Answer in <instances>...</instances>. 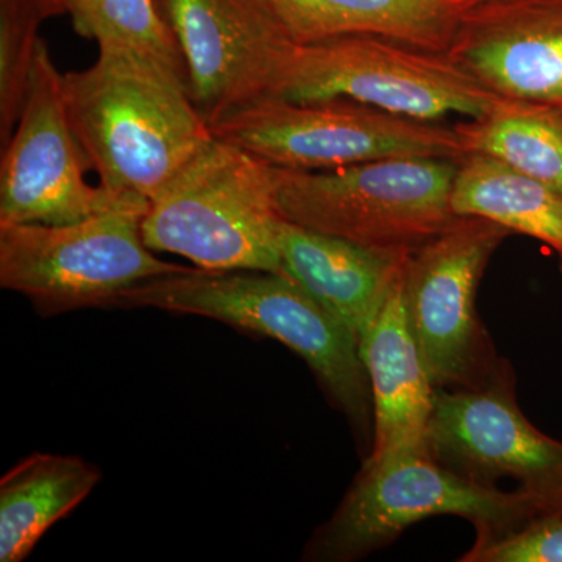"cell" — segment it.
<instances>
[{
  "label": "cell",
  "instance_id": "cell-1",
  "mask_svg": "<svg viewBox=\"0 0 562 562\" xmlns=\"http://www.w3.org/2000/svg\"><path fill=\"white\" fill-rule=\"evenodd\" d=\"M70 128L105 190L151 202L214 140L187 79L125 47L63 74Z\"/></svg>",
  "mask_w": 562,
  "mask_h": 562
},
{
  "label": "cell",
  "instance_id": "cell-2",
  "mask_svg": "<svg viewBox=\"0 0 562 562\" xmlns=\"http://www.w3.org/2000/svg\"><path fill=\"white\" fill-rule=\"evenodd\" d=\"M113 308L192 314L276 339L308 364L358 438H373L371 382L357 336L283 273L188 268L144 281Z\"/></svg>",
  "mask_w": 562,
  "mask_h": 562
},
{
  "label": "cell",
  "instance_id": "cell-3",
  "mask_svg": "<svg viewBox=\"0 0 562 562\" xmlns=\"http://www.w3.org/2000/svg\"><path fill=\"white\" fill-rule=\"evenodd\" d=\"M276 173L249 151L213 143L150 202L143 238L209 271L281 273Z\"/></svg>",
  "mask_w": 562,
  "mask_h": 562
},
{
  "label": "cell",
  "instance_id": "cell-4",
  "mask_svg": "<svg viewBox=\"0 0 562 562\" xmlns=\"http://www.w3.org/2000/svg\"><path fill=\"white\" fill-rule=\"evenodd\" d=\"M449 158H386L330 169L273 168L283 220L360 246L414 250L446 231L457 214L458 171Z\"/></svg>",
  "mask_w": 562,
  "mask_h": 562
},
{
  "label": "cell",
  "instance_id": "cell-5",
  "mask_svg": "<svg viewBox=\"0 0 562 562\" xmlns=\"http://www.w3.org/2000/svg\"><path fill=\"white\" fill-rule=\"evenodd\" d=\"M435 516L464 517L480 538L531 519L535 498L520 487L502 491L472 482L428 452L366 460L336 512L306 543L303 560H361Z\"/></svg>",
  "mask_w": 562,
  "mask_h": 562
},
{
  "label": "cell",
  "instance_id": "cell-6",
  "mask_svg": "<svg viewBox=\"0 0 562 562\" xmlns=\"http://www.w3.org/2000/svg\"><path fill=\"white\" fill-rule=\"evenodd\" d=\"M149 202L136 199L66 225H0V286L20 292L43 316L113 308L144 281L187 271L155 257L143 238Z\"/></svg>",
  "mask_w": 562,
  "mask_h": 562
},
{
  "label": "cell",
  "instance_id": "cell-7",
  "mask_svg": "<svg viewBox=\"0 0 562 562\" xmlns=\"http://www.w3.org/2000/svg\"><path fill=\"white\" fill-rule=\"evenodd\" d=\"M211 132L272 168L291 171H330L405 157L460 161L468 155L454 127L350 99H262L211 125Z\"/></svg>",
  "mask_w": 562,
  "mask_h": 562
},
{
  "label": "cell",
  "instance_id": "cell-8",
  "mask_svg": "<svg viewBox=\"0 0 562 562\" xmlns=\"http://www.w3.org/2000/svg\"><path fill=\"white\" fill-rule=\"evenodd\" d=\"M277 98L350 99L409 120L438 122L450 114L482 116L498 95L484 90L446 52L382 36L347 35L299 44Z\"/></svg>",
  "mask_w": 562,
  "mask_h": 562
},
{
  "label": "cell",
  "instance_id": "cell-9",
  "mask_svg": "<svg viewBox=\"0 0 562 562\" xmlns=\"http://www.w3.org/2000/svg\"><path fill=\"white\" fill-rule=\"evenodd\" d=\"M509 235L497 222L458 216L406 257V314L435 387H479L508 364L476 313V292L492 255Z\"/></svg>",
  "mask_w": 562,
  "mask_h": 562
},
{
  "label": "cell",
  "instance_id": "cell-10",
  "mask_svg": "<svg viewBox=\"0 0 562 562\" xmlns=\"http://www.w3.org/2000/svg\"><path fill=\"white\" fill-rule=\"evenodd\" d=\"M87 166L66 113L63 74L41 38L24 110L2 147L0 225L74 224L140 199L92 187Z\"/></svg>",
  "mask_w": 562,
  "mask_h": 562
},
{
  "label": "cell",
  "instance_id": "cell-11",
  "mask_svg": "<svg viewBox=\"0 0 562 562\" xmlns=\"http://www.w3.org/2000/svg\"><path fill=\"white\" fill-rule=\"evenodd\" d=\"M176 36L192 102L211 125L277 98L299 44L262 0H157Z\"/></svg>",
  "mask_w": 562,
  "mask_h": 562
},
{
  "label": "cell",
  "instance_id": "cell-12",
  "mask_svg": "<svg viewBox=\"0 0 562 562\" xmlns=\"http://www.w3.org/2000/svg\"><path fill=\"white\" fill-rule=\"evenodd\" d=\"M427 450L487 486L506 476L538 495L562 479V442L543 435L519 408L509 362L482 386L436 387Z\"/></svg>",
  "mask_w": 562,
  "mask_h": 562
},
{
  "label": "cell",
  "instance_id": "cell-13",
  "mask_svg": "<svg viewBox=\"0 0 562 562\" xmlns=\"http://www.w3.org/2000/svg\"><path fill=\"white\" fill-rule=\"evenodd\" d=\"M446 54L498 98L562 111V0H479Z\"/></svg>",
  "mask_w": 562,
  "mask_h": 562
},
{
  "label": "cell",
  "instance_id": "cell-14",
  "mask_svg": "<svg viewBox=\"0 0 562 562\" xmlns=\"http://www.w3.org/2000/svg\"><path fill=\"white\" fill-rule=\"evenodd\" d=\"M360 350L373 403L372 447L366 460L428 452L427 430L436 387L406 314L403 269L362 338Z\"/></svg>",
  "mask_w": 562,
  "mask_h": 562
},
{
  "label": "cell",
  "instance_id": "cell-15",
  "mask_svg": "<svg viewBox=\"0 0 562 562\" xmlns=\"http://www.w3.org/2000/svg\"><path fill=\"white\" fill-rule=\"evenodd\" d=\"M281 273L338 317L362 341L412 250L375 249L284 220Z\"/></svg>",
  "mask_w": 562,
  "mask_h": 562
},
{
  "label": "cell",
  "instance_id": "cell-16",
  "mask_svg": "<svg viewBox=\"0 0 562 562\" xmlns=\"http://www.w3.org/2000/svg\"><path fill=\"white\" fill-rule=\"evenodd\" d=\"M297 44L375 35L446 52L479 0H262Z\"/></svg>",
  "mask_w": 562,
  "mask_h": 562
},
{
  "label": "cell",
  "instance_id": "cell-17",
  "mask_svg": "<svg viewBox=\"0 0 562 562\" xmlns=\"http://www.w3.org/2000/svg\"><path fill=\"white\" fill-rule=\"evenodd\" d=\"M91 462L33 453L0 479V562H22L101 482Z\"/></svg>",
  "mask_w": 562,
  "mask_h": 562
},
{
  "label": "cell",
  "instance_id": "cell-18",
  "mask_svg": "<svg viewBox=\"0 0 562 562\" xmlns=\"http://www.w3.org/2000/svg\"><path fill=\"white\" fill-rule=\"evenodd\" d=\"M457 216L497 222L558 251L562 261V194L542 181L482 154L458 162L452 191Z\"/></svg>",
  "mask_w": 562,
  "mask_h": 562
},
{
  "label": "cell",
  "instance_id": "cell-19",
  "mask_svg": "<svg viewBox=\"0 0 562 562\" xmlns=\"http://www.w3.org/2000/svg\"><path fill=\"white\" fill-rule=\"evenodd\" d=\"M465 154H482L562 194V111L498 98L486 113L454 125Z\"/></svg>",
  "mask_w": 562,
  "mask_h": 562
},
{
  "label": "cell",
  "instance_id": "cell-20",
  "mask_svg": "<svg viewBox=\"0 0 562 562\" xmlns=\"http://www.w3.org/2000/svg\"><path fill=\"white\" fill-rule=\"evenodd\" d=\"M74 29L99 47L139 52L188 80L187 65L157 0H65Z\"/></svg>",
  "mask_w": 562,
  "mask_h": 562
},
{
  "label": "cell",
  "instance_id": "cell-21",
  "mask_svg": "<svg viewBox=\"0 0 562 562\" xmlns=\"http://www.w3.org/2000/svg\"><path fill=\"white\" fill-rule=\"evenodd\" d=\"M47 20L41 0H0V144L7 146L24 110L40 24Z\"/></svg>",
  "mask_w": 562,
  "mask_h": 562
},
{
  "label": "cell",
  "instance_id": "cell-22",
  "mask_svg": "<svg viewBox=\"0 0 562 562\" xmlns=\"http://www.w3.org/2000/svg\"><path fill=\"white\" fill-rule=\"evenodd\" d=\"M462 562H562V516L539 514L498 532L480 536Z\"/></svg>",
  "mask_w": 562,
  "mask_h": 562
},
{
  "label": "cell",
  "instance_id": "cell-23",
  "mask_svg": "<svg viewBox=\"0 0 562 562\" xmlns=\"http://www.w3.org/2000/svg\"><path fill=\"white\" fill-rule=\"evenodd\" d=\"M535 498V516L539 514H561L562 516V479ZM532 516V517H535Z\"/></svg>",
  "mask_w": 562,
  "mask_h": 562
},
{
  "label": "cell",
  "instance_id": "cell-24",
  "mask_svg": "<svg viewBox=\"0 0 562 562\" xmlns=\"http://www.w3.org/2000/svg\"><path fill=\"white\" fill-rule=\"evenodd\" d=\"M47 18L61 16L66 13L65 0H41Z\"/></svg>",
  "mask_w": 562,
  "mask_h": 562
},
{
  "label": "cell",
  "instance_id": "cell-25",
  "mask_svg": "<svg viewBox=\"0 0 562 562\" xmlns=\"http://www.w3.org/2000/svg\"><path fill=\"white\" fill-rule=\"evenodd\" d=\"M561 273H562V261H561Z\"/></svg>",
  "mask_w": 562,
  "mask_h": 562
}]
</instances>
